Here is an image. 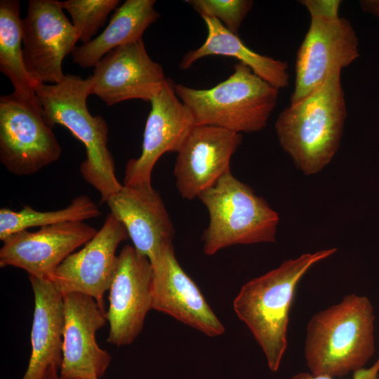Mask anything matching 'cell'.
<instances>
[{
    "label": "cell",
    "instance_id": "cell-1",
    "mask_svg": "<svg viewBox=\"0 0 379 379\" xmlns=\"http://www.w3.org/2000/svg\"><path fill=\"white\" fill-rule=\"evenodd\" d=\"M341 70L279 114L275 130L279 144L305 175L321 171L336 154L347 118Z\"/></svg>",
    "mask_w": 379,
    "mask_h": 379
},
{
    "label": "cell",
    "instance_id": "cell-2",
    "mask_svg": "<svg viewBox=\"0 0 379 379\" xmlns=\"http://www.w3.org/2000/svg\"><path fill=\"white\" fill-rule=\"evenodd\" d=\"M374 322L370 300L354 293L314 314L304 350L310 373L335 378L365 368L375 352Z\"/></svg>",
    "mask_w": 379,
    "mask_h": 379
},
{
    "label": "cell",
    "instance_id": "cell-3",
    "mask_svg": "<svg viewBox=\"0 0 379 379\" xmlns=\"http://www.w3.org/2000/svg\"><path fill=\"white\" fill-rule=\"evenodd\" d=\"M336 248L305 253L248 281L233 302L234 310L262 350L270 369L279 370L288 345L289 313L300 279Z\"/></svg>",
    "mask_w": 379,
    "mask_h": 379
},
{
    "label": "cell",
    "instance_id": "cell-4",
    "mask_svg": "<svg viewBox=\"0 0 379 379\" xmlns=\"http://www.w3.org/2000/svg\"><path fill=\"white\" fill-rule=\"evenodd\" d=\"M35 92L42 108V117L49 127L67 128L86 147L81 164L83 178L101 196V203L123 187L115 175L114 159L107 148L108 126L100 115L92 116L87 107L91 83L80 76L66 74L56 84H39Z\"/></svg>",
    "mask_w": 379,
    "mask_h": 379
},
{
    "label": "cell",
    "instance_id": "cell-5",
    "mask_svg": "<svg viewBox=\"0 0 379 379\" xmlns=\"http://www.w3.org/2000/svg\"><path fill=\"white\" fill-rule=\"evenodd\" d=\"M176 95L190 112L194 126H211L237 133L265 128L277 105L279 90L238 62L225 80L208 89L182 84Z\"/></svg>",
    "mask_w": 379,
    "mask_h": 379
},
{
    "label": "cell",
    "instance_id": "cell-6",
    "mask_svg": "<svg viewBox=\"0 0 379 379\" xmlns=\"http://www.w3.org/2000/svg\"><path fill=\"white\" fill-rule=\"evenodd\" d=\"M198 198L209 215L202 236L206 255L233 245L276 241L279 215L230 171Z\"/></svg>",
    "mask_w": 379,
    "mask_h": 379
},
{
    "label": "cell",
    "instance_id": "cell-7",
    "mask_svg": "<svg viewBox=\"0 0 379 379\" xmlns=\"http://www.w3.org/2000/svg\"><path fill=\"white\" fill-rule=\"evenodd\" d=\"M310 25L297 52L290 104L303 99L335 70L359 57V41L350 22L338 15L339 0H302Z\"/></svg>",
    "mask_w": 379,
    "mask_h": 379
},
{
    "label": "cell",
    "instance_id": "cell-8",
    "mask_svg": "<svg viewBox=\"0 0 379 379\" xmlns=\"http://www.w3.org/2000/svg\"><path fill=\"white\" fill-rule=\"evenodd\" d=\"M62 148L41 114L11 93L0 97V161L16 175H29L56 161Z\"/></svg>",
    "mask_w": 379,
    "mask_h": 379
},
{
    "label": "cell",
    "instance_id": "cell-9",
    "mask_svg": "<svg viewBox=\"0 0 379 379\" xmlns=\"http://www.w3.org/2000/svg\"><path fill=\"white\" fill-rule=\"evenodd\" d=\"M26 68L39 84H56L65 75L62 63L75 49L79 36L56 0H29L22 19Z\"/></svg>",
    "mask_w": 379,
    "mask_h": 379
},
{
    "label": "cell",
    "instance_id": "cell-10",
    "mask_svg": "<svg viewBox=\"0 0 379 379\" xmlns=\"http://www.w3.org/2000/svg\"><path fill=\"white\" fill-rule=\"evenodd\" d=\"M152 279L149 258L134 246H125L117 255L109 290L107 343L127 345L142 331L147 314L152 309Z\"/></svg>",
    "mask_w": 379,
    "mask_h": 379
},
{
    "label": "cell",
    "instance_id": "cell-11",
    "mask_svg": "<svg viewBox=\"0 0 379 379\" xmlns=\"http://www.w3.org/2000/svg\"><path fill=\"white\" fill-rule=\"evenodd\" d=\"M175 86L166 78L150 100L142 153L138 158L127 161L124 186L152 188L151 174L158 159L166 152H178L194 127L192 114L176 95Z\"/></svg>",
    "mask_w": 379,
    "mask_h": 379
},
{
    "label": "cell",
    "instance_id": "cell-12",
    "mask_svg": "<svg viewBox=\"0 0 379 379\" xmlns=\"http://www.w3.org/2000/svg\"><path fill=\"white\" fill-rule=\"evenodd\" d=\"M64 310L61 379H99L110 364L112 357L101 349L96 331L107 321L105 310L96 300L80 293L62 295Z\"/></svg>",
    "mask_w": 379,
    "mask_h": 379
},
{
    "label": "cell",
    "instance_id": "cell-13",
    "mask_svg": "<svg viewBox=\"0 0 379 379\" xmlns=\"http://www.w3.org/2000/svg\"><path fill=\"white\" fill-rule=\"evenodd\" d=\"M128 237L124 225L109 213L95 235L65 259L50 280L62 295L76 292L89 295L105 310L104 295L114 275L116 250Z\"/></svg>",
    "mask_w": 379,
    "mask_h": 379
},
{
    "label": "cell",
    "instance_id": "cell-14",
    "mask_svg": "<svg viewBox=\"0 0 379 379\" xmlns=\"http://www.w3.org/2000/svg\"><path fill=\"white\" fill-rule=\"evenodd\" d=\"M96 233L93 227L82 221L44 226L34 232H17L2 241L0 267L12 266L24 270L29 276L51 279L63 260Z\"/></svg>",
    "mask_w": 379,
    "mask_h": 379
},
{
    "label": "cell",
    "instance_id": "cell-15",
    "mask_svg": "<svg viewBox=\"0 0 379 379\" xmlns=\"http://www.w3.org/2000/svg\"><path fill=\"white\" fill-rule=\"evenodd\" d=\"M88 79L91 94L108 106L132 99L150 102L166 79L161 65L149 56L142 39L107 53Z\"/></svg>",
    "mask_w": 379,
    "mask_h": 379
},
{
    "label": "cell",
    "instance_id": "cell-16",
    "mask_svg": "<svg viewBox=\"0 0 379 379\" xmlns=\"http://www.w3.org/2000/svg\"><path fill=\"white\" fill-rule=\"evenodd\" d=\"M242 141L241 133L211 126H194L177 152L173 174L181 197L198 198L227 173Z\"/></svg>",
    "mask_w": 379,
    "mask_h": 379
},
{
    "label": "cell",
    "instance_id": "cell-17",
    "mask_svg": "<svg viewBox=\"0 0 379 379\" xmlns=\"http://www.w3.org/2000/svg\"><path fill=\"white\" fill-rule=\"evenodd\" d=\"M150 262L153 269L152 309L210 337L224 333V326L178 262L173 243L166 245Z\"/></svg>",
    "mask_w": 379,
    "mask_h": 379
},
{
    "label": "cell",
    "instance_id": "cell-18",
    "mask_svg": "<svg viewBox=\"0 0 379 379\" xmlns=\"http://www.w3.org/2000/svg\"><path fill=\"white\" fill-rule=\"evenodd\" d=\"M106 203L110 213L124 225L135 248L150 262L173 243V222L160 194L153 187L123 185Z\"/></svg>",
    "mask_w": 379,
    "mask_h": 379
},
{
    "label": "cell",
    "instance_id": "cell-19",
    "mask_svg": "<svg viewBox=\"0 0 379 379\" xmlns=\"http://www.w3.org/2000/svg\"><path fill=\"white\" fill-rule=\"evenodd\" d=\"M34 298L32 352L22 379H45L62 361L64 310L62 293L50 279L29 276Z\"/></svg>",
    "mask_w": 379,
    "mask_h": 379
},
{
    "label": "cell",
    "instance_id": "cell-20",
    "mask_svg": "<svg viewBox=\"0 0 379 379\" xmlns=\"http://www.w3.org/2000/svg\"><path fill=\"white\" fill-rule=\"evenodd\" d=\"M207 36L203 44L188 51L182 57L180 67L190 68L196 61L208 55L235 58L251 69L258 77L279 90L289 84L288 65L286 62L261 55L248 48L239 37L225 28L217 19L201 16Z\"/></svg>",
    "mask_w": 379,
    "mask_h": 379
},
{
    "label": "cell",
    "instance_id": "cell-21",
    "mask_svg": "<svg viewBox=\"0 0 379 379\" xmlns=\"http://www.w3.org/2000/svg\"><path fill=\"white\" fill-rule=\"evenodd\" d=\"M154 0H126L117 8L107 27L95 39L75 48L73 61L86 68L95 67L112 50L142 39L146 29L160 16Z\"/></svg>",
    "mask_w": 379,
    "mask_h": 379
},
{
    "label": "cell",
    "instance_id": "cell-22",
    "mask_svg": "<svg viewBox=\"0 0 379 379\" xmlns=\"http://www.w3.org/2000/svg\"><path fill=\"white\" fill-rule=\"evenodd\" d=\"M18 0L0 1V71L11 81L13 94L24 105L42 115L35 88L39 84L27 71L23 55L22 20Z\"/></svg>",
    "mask_w": 379,
    "mask_h": 379
},
{
    "label": "cell",
    "instance_id": "cell-23",
    "mask_svg": "<svg viewBox=\"0 0 379 379\" xmlns=\"http://www.w3.org/2000/svg\"><path fill=\"white\" fill-rule=\"evenodd\" d=\"M100 215L98 206L86 195L77 196L67 207L56 211H39L27 205L18 211L4 207L0 209V240L30 227L65 222H83Z\"/></svg>",
    "mask_w": 379,
    "mask_h": 379
},
{
    "label": "cell",
    "instance_id": "cell-24",
    "mask_svg": "<svg viewBox=\"0 0 379 379\" xmlns=\"http://www.w3.org/2000/svg\"><path fill=\"white\" fill-rule=\"evenodd\" d=\"M71 15L79 40L88 43L105 24L109 13L117 8L119 0H67L59 1Z\"/></svg>",
    "mask_w": 379,
    "mask_h": 379
},
{
    "label": "cell",
    "instance_id": "cell-25",
    "mask_svg": "<svg viewBox=\"0 0 379 379\" xmlns=\"http://www.w3.org/2000/svg\"><path fill=\"white\" fill-rule=\"evenodd\" d=\"M201 16L213 18L234 34L252 9L251 0H188L185 1Z\"/></svg>",
    "mask_w": 379,
    "mask_h": 379
},
{
    "label": "cell",
    "instance_id": "cell-26",
    "mask_svg": "<svg viewBox=\"0 0 379 379\" xmlns=\"http://www.w3.org/2000/svg\"><path fill=\"white\" fill-rule=\"evenodd\" d=\"M379 373V357L368 368H364L353 373L352 379H375ZM291 379H335L326 375H316L311 373L301 372L293 375Z\"/></svg>",
    "mask_w": 379,
    "mask_h": 379
},
{
    "label": "cell",
    "instance_id": "cell-27",
    "mask_svg": "<svg viewBox=\"0 0 379 379\" xmlns=\"http://www.w3.org/2000/svg\"><path fill=\"white\" fill-rule=\"evenodd\" d=\"M360 5L364 11L379 18V0H363Z\"/></svg>",
    "mask_w": 379,
    "mask_h": 379
},
{
    "label": "cell",
    "instance_id": "cell-28",
    "mask_svg": "<svg viewBox=\"0 0 379 379\" xmlns=\"http://www.w3.org/2000/svg\"><path fill=\"white\" fill-rule=\"evenodd\" d=\"M60 369L56 367H51L46 376L45 379H59Z\"/></svg>",
    "mask_w": 379,
    "mask_h": 379
},
{
    "label": "cell",
    "instance_id": "cell-29",
    "mask_svg": "<svg viewBox=\"0 0 379 379\" xmlns=\"http://www.w3.org/2000/svg\"><path fill=\"white\" fill-rule=\"evenodd\" d=\"M375 379H379V373H378V375H377V377H376Z\"/></svg>",
    "mask_w": 379,
    "mask_h": 379
},
{
    "label": "cell",
    "instance_id": "cell-30",
    "mask_svg": "<svg viewBox=\"0 0 379 379\" xmlns=\"http://www.w3.org/2000/svg\"><path fill=\"white\" fill-rule=\"evenodd\" d=\"M59 379H61V378H60V376H59Z\"/></svg>",
    "mask_w": 379,
    "mask_h": 379
}]
</instances>
